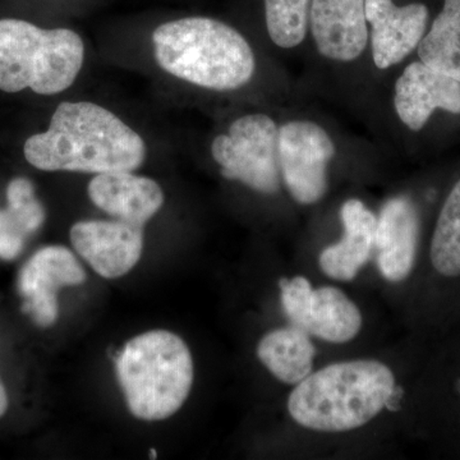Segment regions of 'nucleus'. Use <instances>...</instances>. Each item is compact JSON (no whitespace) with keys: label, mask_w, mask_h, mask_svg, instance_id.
<instances>
[{"label":"nucleus","mask_w":460,"mask_h":460,"mask_svg":"<svg viewBox=\"0 0 460 460\" xmlns=\"http://www.w3.org/2000/svg\"><path fill=\"white\" fill-rule=\"evenodd\" d=\"M23 154L40 171L102 174L140 168L146 144L102 105L65 102L54 111L49 128L26 141Z\"/></svg>","instance_id":"obj_1"},{"label":"nucleus","mask_w":460,"mask_h":460,"mask_svg":"<svg viewBox=\"0 0 460 460\" xmlns=\"http://www.w3.org/2000/svg\"><path fill=\"white\" fill-rule=\"evenodd\" d=\"M154 56L160 68L211 91L246 86L256 71L250 42L234 27L208 17H186L156 27Z\"/></svg>","instance_id":"obj_2"},{"label":"nucleus","mask_w":460,"mask_h":460,"mask_svg":"<svg viewBox=\"0 0 460 460\" xmlns=\"http://www.w3.org/2000/svg\"><path fill=\"white\" fill-rule=\"evenodd\" d=\"M394 390V374L383 362L332 363L296 384L288 411L299 426L313 431H352L377 417Z\"/></svg>","instance_id":"obj_3"},{"label":"nucleus","mask_w":460,"mask_h":460,"mask_svg":"<svg viewBox=\"0 0 460 460\" xmlns=\"http://www.w3.org/2000/svg\"><path fill=\"white\" fill-rule=\"evenodd\" d=\"M115 368L127 405L138 420L169 419L187 401L193 384L189 347L166 330L147 332L129 341Z\"/></svg>","instance_id":"obj_4"},{"label":"nucleus","mask_w":460,"mask_h":460,"mask_svg":"<svg viewBox=\"0 0 460 460\" xmlns=\"http://www.w3.org/2000/svg\"><path fill=\"white\" fill-rule=\"evenodd\" d=\"M84 59V40L74 30L0 20V90L4 93L31 89L39 95H57L75 84Z\"/></svg>","instance_id":"obj_5"},{"label":"nucleus","mask_w":460,"mask_h":460,"mask_svg":"<svg viewBox=\"0 0 460 460\" xmlns=\"http://www.w3.org/2000/svg\"><path fill=\"white\" fill-rule=\"evenodd\" d=\"M279 127L269 115L247 114L230 124L228 133L211 144V155L220 172L262 195L280 190Z\"/></svg>","instance_id":"obj_6"},{"label":"nucleus","mask_w":460,"mask_h":460,"mask_svg":"<svg viewBox=\"0 0 460 460\" xmlns=\"http://www.w3.org/2000/svg\"><path fill=\"white\" fill-rule=\"evenodd\" d=\"M280 177L301 205L321 201L329 189V164L337 154L326 129L313 120H289L279 127Z\"/></svg>","instance_id":"obj_7"},{"label":"nucleus","mask_w":460,"mask_h":460,"mask_svg":"<svg viewBox=\"0 0 460 460\" xmlns=\"http://www.w3.org/2000/svg\"><path fill=\"white\" fill-rule=\"evenodd\" d=\"M279 286L290 325L334 344L348 343L361 332V311L343 290L335 287L314 289L304 277L280 279Z\"/></svg>","instance_id":"obj_8"},{"label":"nucleus","mask_w":460,"mask_h":460,"mask_svg":"<svg viewBox=\"0 0 460 460\" xmlns=\"http://www.w3.org/2000/svg\"><path fill=\"white\" fill-rule=\"evenodd\" d=\"M84 280L86 272L68 248H41L23 265L18 277V289L25 299L23 313L41 328H49L59 313L58 290L80 286Z\"/></svg>","instance_id":"obj_9"},{"label":"nucleus","mask_w":460,"mask_h":460,"mask_svg":"<svg viewBox=\"0 0 460 460\" xmlns=\"http://www.w3.org/2000/svg\"><path fill=\"white\" fill-rule=\"evenodd\" d=\"M69 235L78 255L107 279H117L131 271L144 250L142 226L122 220L78 222Z\"/></svg>","instance_id":"obj_10"},{"label":"nucleus","mask_w":460,"mask_h":460,"mask_svg":"<svg viewBox=\"0 0 460 460\" xmlns=\"http://www.w3.org/2000/svg\"><path fill=\"white\" fill-rule=\"evenodd\" d=\"M429 16V8L422 3L398 7L393 0H366L372 59L376 68L385 71L411 56L426 35Z\"/></svg>","instance_id":"obj_11"},{"label":"nucleus","mask_w":460,"mask_h":460,"mask_svg":"<svg viewBox=\"0 0 460 460\" xmlns=\"http://www.w3.org/2000/svg\"><path fill=\"white\" fill-rule=\"evenodd\" d=\"M310 31L319 53L332 62L358 59L368 44L366 0H313Z\"/></svg>","instance_id":"obj_12"},{"label":"nucleus","mask_w":460,"mask_h":460,"mask_svg":"<svg viewBox=\"0 0 460 460\" xmlns=\"http://www.w3.org/2000/svg\"><path fill=\"white\" fill-rule=\"evenodd\" d=\"M394 107L402 123L419 132L436 109L460 115V81L422 60L411 63L396 80Z\"/></svg>","instance_id":"obj_13"},{"label":"nucleus","mask_w":460,"mask_h":460,"mask_svg":"<svg viewBox=\"0 0 460 460\" xmlns=\"http://www.w3.org/2000/svg\"><path fill=\"white\" fill-rule=\"evenodd\" d=\"M420 214L407 196L390 199L377 217V265L386 280L407 279L416 263L420 239Z\"/></svg>","instance_id":"obj_14"},{"label":"nucleus","mask_w":460,"mask_h":460,"mask_svg":"<svg viewBox=\"0 0 460 460\" xmlns=\"http://www.w3.org/2000/svg\"><path fill=\"white\" fill-rule=\"evenodd\" d=\"M87 192L100 210L142 228L163 208L165 199L155 181L129 171L96 174Z\"/></svg>","instance_id":"obj_15"},{"label":"nucleus","mask_w":460,"mask_h":460,"mask_svg":"<svg viewBox=\"0 0 460 460\" xmlns=\"http://www.w3.org/2000/svg\"><path fill=\"white\" fill-rule=\"evenodd\" d=\"M341 217L344 235L338 243L323 248L319 265L332 279L350 281L370 259L376 242L377 217L356 199L344 202Z\"/></svg>","instance_id":"obj_16"},{"label":"nucleus","mask_w":460,"mask_h":460,"mask_svg":"<svg viewBox=\"0 0 460 460\" xmlns=\"http://www.w3.org/2000/svg\"><path fill=\"white\" fill-rule=\"evenodd\" d=\"M256 353L272 376L296 385L313 372L317 350L310 334L290 325L268 332L257 345Z\"/></svg>","instance_id":"obj_17"},{"label":"nucleus","mask_w":460,"mask_h":460,"mask_svg":"<svg viewBox=\"0 0 460 460\" xmlns=\"http://www.w3.org/2000/svg\"><path fill=\"white\" fill-rule=\"evenodd\" d=\"M7 202V208L0 210V259L5 261L20 255L27 237L41 228L47 217L27 178L9 181Z\"/></svg>","instance_id":"obj_18"},{"label":"nucleus","mask_w":460,"mask_h":460,"mask_svg":"<svg viewBox=\"0 0 460 460\" xmlns=\"http://www.w3.org/2000/svg\"><path fill=\"white\" fill-rule=\"evenodd\" d=\"M417 50L423 63L460 81V0H444Z\"/></svg>","instance_id":"obj_19"},{"label":"nucleus","mask_w":460,"mask_h":460,"mask_svg":"<svg viewBox=\"0 0 460 460\" xmlns=\"http://www.w3.org/2000/svg\"><path fill=\"white\" fill-rule=\"evenodd\" d=\"M429 259L438 274L460 277V180L454 184L438 214Z\"/></svg>","instance_id":"obj_20"},{"label":"nucleus","mask_w":460,"mask_h":460,"mask_svg":"<svg viewBox=\"0 0 460 460\" xmlns=\"http://www.w3.org/2000/svg\"><path fill=\"white\" fill-rule=\"evenodd\" d=\"M313 0H265L266 29L281 49H293L305 41L310 29Z\"/></svg>","instance_id":"obj_21"},{"label":"nucleus","mask_w":460,"mask_h":460,"mask_svg":"<svg viewBox=\"0 0 460 460\" xmlns=\"http://www.w3.org/2000/svg\"><path fill=\"white\" fill-rule=\"evenodd\" d=\"M8 410V395L5 390L4 384L0 378V419L4 416L5 411Z\"/></svg>","instance_id":"obj_22"},{"label":"nucleus","mask_w":460,"mask_h":460,"mask_svg":"<svg viewBox=\"0 0 460 460\" xmlns=\"http://www.w3.org/2000/svg\"><path fill=\"white\" fill-rule=\"evenodd\" d=\"M150 454H151V458H154V459H155V458H156V456H155V454H156V453H155V450H151Z\"/></svg>","instance_id":"obj_23"}]
</instances>
